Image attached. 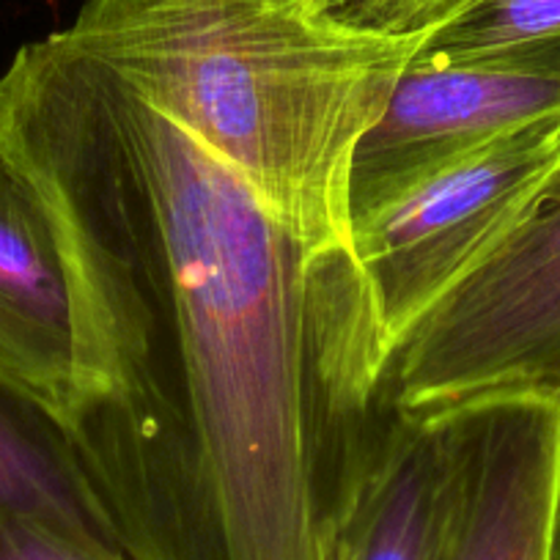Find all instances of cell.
Returning a JSON list of instances; mask_svg holds the SVG:
<instances>
[{
	"instance_id": "6da1fadb",
	"label": "cell",
	"mask_w": 560,
	"mask_h": 560,
	"mask_svg": "<svg viewBox=\"0 0 560 560\" xmlns=\"http://www.w3.org/2000/svg\"><path fill=\"white\" fill-rule=\"evenodd\" d=\"M89 327L67 420L132 560H332L396 404L354 247L314 250L63 31L0 74Z\"/></svg>"
},
{
	"instance_id": "7a4b0ae2",
	"label": "cell",
	"mask_w": 560,
	"mask_h": 560,
	"mask_svg": "<svg viewBox=\"0 0 560 560\" xmlns=\"http://www.w3.org/2000/svg\"><path fill=\"white\" fill-rule=\"evenodd\" d=\"M78 50L229 165L314 250L352 247L349 163L420 39L308 0H83Z\"/></svg>"
},
{
	"instance_id": "3957f363",
	"label": "cell",
	"mask_w": 560,
	"mask_h": 560,
	"mask_svg": "<svg viewBox=\"0 0 560 560\" xmlns=\"http://www.w3.org/2000/svg\"><path fill=\"white\" fill-rule=\"evenodd\" d=\"M407 418L494 398L560 407V160L505 234L387 352Z\"/></svg>"
},
{
	"instance_id": "277c9868",
	"label": "cell",
	"mask_w": 560,
	"mask_h": 560,
	"mask_svg": "<svg viewBox=\"0 0 560 560\" xmlns=\"http://www.w3.org/2000/svg\"><path fill=\"white\" fill-rule=\"evenodd\" d=\"M560 160V116L505 135L352 225L387 343L505 234Z\"/></svg>"
},
{
	"instance_id": "5b68a950",
	"label": "cell",
	"mask_w": 560,
	"mask_h": 560,
	"mask_svg": "<svg viewBox=\"0 0 560 560\" xmlns=\"http://www.w3.org/2000/svg\"><path fill=\"white\" fill-rule=\"evenodd\" d=\"M560 116V72L409 61L349 163V223L505 135Z\"/></svg>"
},
{
	"instance_id": "8992f818",
	"label": "cell",
	"mask_w": 560,
	"mask_h": 560,
	"mask_svg": "<svg viewBox=\"0 0 560 560\" xmlns=\"http://www.w3.org/2000/svg\"><path fill=\"white\" fill-rule=\"evenodd\" d=\"M0 376L58 420L91 382L89 327L72 250L56 207L0 140Z\"/></svg>"
},
{
	"instance_id": "52a82bcc",
	"label": "cell",
	"mask_w": 560,
	"mask_h": 560,
	"mask_svg": "<svg viewBox=\"0 0 560 560\" xmlns=\"http://www.w3.org/2000/svg\"><path fill=\"white\" fill-rule=\"evenodd\" d=\"M451 459L445 560H549L560 498V407L494 398L438 415Z\"/></svg>"
},
{
	"instance_id": "ba28073f",
	"label": "cell",
	"mask_w": 560,
	"mask_h": 560,
	"mask_svg": "<svg viewBox=\"0 0 560 560\" xmlns=\"http://www.w3.org/2000/svg\"><path fill=\"white\" fill-rule=\"evenodd\" d=\"M451 530V459L440 418L396 412L332 560H445Z\"/></svg>"
},
{
	"instance_id": "9c48e42d",
	"label": "cell",
	"mask_w": 560,
	"mask_h": 560,
	"mask_svg": "<svg viewBox=\"0 0 560 560\" xmlns=\"http://www.w3.org/2000/svg\"><path fill=\"white\" fill-rule=\"evenodd\" d=\"M0 511L121 547L61 420L7 376H0Z\"/></svg>"
},
{
	"instance_id": "30bf717a",
	"label": "cell",
	"mask_w": 560,
	"mask_h": 560,
	"mask_svg": "<svg viewBox=\"0 0 560 560\" xmlns=\"http://www.w3.org/2000/svg\"><path fill=\"white\" fill-rule=\"evenodd\" d=\"M412 61L560 72V0H476L423 36Z\"/></svg>"
},
{
	"instance_id": "8fae6325",
	"label": "cell",
	"mask_w": 560,
	"mask_h": 560,
	"mask_svg": "<svg viewBox=\"0 0 560 560\" xmlns=\"http://www.w3.org/2000/svg\"><path fill=\"white\" fill-rule=\"evenodd\" d=\"M0 560H132L121 547L69 527L0 511Z\"/></svg>"
},
{
	"instance_id": "7c38bea8",
	"label": "cell",
	"mask_w": 560,
	"mask_h": 560,
	"mask_svg": "<svg viewBox=\"0 0 560 560\" xmlns=\"http://www.w3.org/2000/svg\"><path fill=\"white\" fill-rule=\"evenodd\" d=\"M476 0H371L363 31L393 36V39H418L454 20Z\"/></svg>"
},
{
	"instance_id": "4fadbf2b",
	"label": "cell",
	"mask_w": 560,
	"mask_h": 560,
	"mask_svg": "<svg viewBox=\"0 0 560 560\" xmlns=\"http://www.w3.org/2000/svg\"><path fill=\"white\" fill-rule=\"evenodd\" d=\"M316 12H322L325 18H330L332 23H341L347 28L363 31L365 12H369L371 0H308ZM369 34V31H365Z\"/></svg>"
},
{
	"instance_id": "5bb4252c",
	"label": "cell",
	"mask_w": 560,
	"mask_h": 560,
	"mask_svg": "<svg viewBox=\"0 0 560 560\" xmlns=\"http://www.w3.org/2000/svg\"><path fill=\"white\" fill-rule=\"evenodd\" d=\"M549 560H560V498H558V509H555V525H552V544H549Z\"/></svg>"
}]
</instances>
